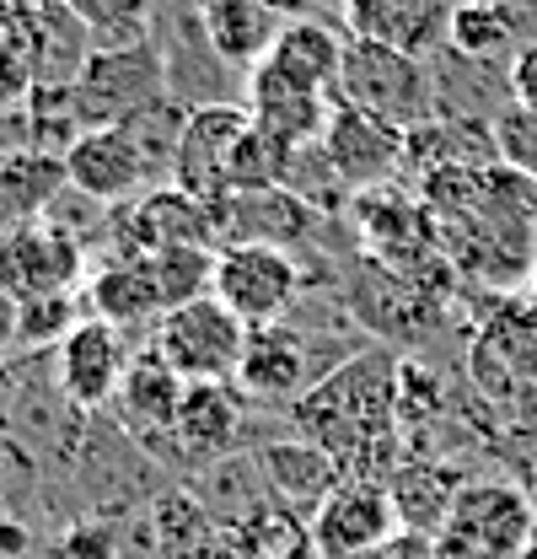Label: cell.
Returning <instances> with one entry per match:
<instances>
[{
    "label": "cell",
    "instance_id": "obj_34",
    "mask_svg": "<svg viewBox=\"0 0 537 559\" xmlns=\"http://www.w3.org/2000/svg\"><path fill=\"white\" fill-rule=\"evenodd\" d=\"M435 549H430V538H414V533H398L387 549H377L371 559H430Z\"/></svg>",
    "mask_w": 537,
    "mask_h": 559
},
{
    "label": "cell",
    "instance_id": "obj_13",
    "mask_svg": "<svg viewBox=\"0 0 537 559\" xmlns=\"http://www.w3.org/2000/svg\"><path fill=\"white\" fill-rule=\"evenodd\" d=\"M323 156L338 173V183L349 194H366V189H382L393 183V173H403V130H393L387 119L366 114V108H349L334 97V114H329V130H323Z\"/></svg>",
    "mask_w": 537,
    "mask_h": 559
},
{
    "label": "cell",
    "instance_id": "obj_32",
    "mask_svg": "<svg viewBox=\"0 0 537 559\" xmlns=\"http://www.w3.org/2000/svg\"><path fill=\"white\" fill-rule=\"evenodd\" d=\"M489 130H494V151H500V162L511 167V173H522L527 183H537V108H500L494 119H489Z\"/></svg>",
    "mask_w": 537,
    "mask_h": 559
},
{
    "label": "cell",
    "instance_id": "obj_19",
    "mask_svg": "<svg viewBox=\"0 0 537 559\" xmlns=\"http://www.w3.org/2000/svg\"><path fill=\"white\" fill-rule=\"evenodd\" d=\"M253 463H259V474H264L274 506L290 511V516H307V522H312L318 506L344 485V468H338L323 447H312V441H301V436L264 441V447L253 452Z\"/></svg>",
    "mask_w": 537,
    "mask_h": 559
},
{
    "label": "cell",
    "instance_id": "obj_30",
    "mask_svg": "<svg viewBox=\"0 0 537 559\" xmlns=\"http://www.w3.org/2000/svg\"><path fill=\"white\" fill-rule=\"evenodd\" d=\"M75 290H55V296H27L16 301V349H60L70 329L81 323L75 312Z\"/></svg>",
    "mask_w": 537,
    "mask_h": 559
},
{
    "label": "cell",
    "instance_id": "obj_20",
    "mask_svg": "<svg viewBox=\"0 0 537 559\" xmlns=\"http://www.w3.org/2000/svg\"><path fill=\"white\" fill-rule=\"evenodd\" d=\"M242 108L259 130L279 135L285 145H318L329 130V114H334V92L296 86V81L274 75L268 66H259L242 81Z\"/></svg>",
    "mask_w": 537,
    "mask_h": 559
},
{
    "label": "cell",
    "instance_id": "obj_24",
    "mask_svg": "<svg viewBox=\"0 0 537 559\" xmlns=\"http://www.w3.org/2000/svg\"><path fill=\"white\" fill-rule=\"evenodd\" d=\"M387 495H393V511H398V527L414 533V538H441L457 495H463V479L446 468V463H430V457H403L398 474L387 479Z\"/></svg>",
    "mask_w": 537,
    "mask_h": 559
},
{
    "label": "cell",
    "instance_id": "obj_6",
    "mask_svg": "<svg viewBox=\"0 0 537 559\" xmlns=\"http://www.w3.org/2000/svg\"><path fill=\"white\" fill-rule=\"evenodd\" d=\"M248 399L237 393V382H189L172 430L151 447L156 457H167L178 474H210L215 463L237 457L248 441Z\"/></svg>",
    "mask_w": 537,
    "mask_h": 559
},
{
    "label": "cell",
    "instance_id": "obj_33",
    "mask_svg": "<svg viewBox=\"0 0 537 559\" xmlns=\"http://www.w3.org/2000/svg\"><path fill=\"white\" fill-rule=\"evenodd\" d=\"M505 92H511L516 108H537V38H527V44L511 55V66H505Z\"/></svg>",
    "mask_w": 537,
    "mask_h": 559
},
{
    "label": "cell",
    "instance_id": "obj_18",
    "mask_svg": "<svg viewBox=\"0 0 537 559\" xmlns=\"http://www.w3.org/2000/svg\"><path fill=\"white\" fill-rule=\"evenodd\" d=\"M446 0H338V22L349 38L387 44L414 60H430L446 44Z\"/></svg>",
    "mask_w": 537,
    "mask_h": 559
},
{
    "label": "cell",
    "instance_id": "obj_10",
    "mask_svg": "<svg viewBox=\"0 0 537 559\" xmlns=\"http://www.w3.org/2000/svg\"><path fill=\"white\" fill-rule=\"evenodd\" d=\"M318 559H371L398 538V511L387 485L371 479H344V485L318 506V516L307 522Z\"/></svg>",
    "mask_w": 537,
    "mask_h": 559
},
{
    "label": "cell",
    "instance_id": "obj_21",
    "mask_svg": "<svg viewBox=\"0 0 537 559\" xmlns=\"http://www.w3.org/2000/svg\"><path fill=\"white\" fill-rule=\"evenodd\" d=\"M183 377L156 355V349H145V355H134L130 371H124V382H119V393H114V419H119V430L140 441V447H156L167 430H172V419H178V404H183Z\"/></svg>",
    "mask_w": 537,
    "mask_h": 559
},
{
    "label": "cell",
    "instance_id": "obj_22",
    "mask_svg": "<svg viewBox=\"0 0 537 559\" xmlns=\"http://www.w3.org/2000/svg\"><path fill=\"white\" fill-rule=\"evenodd\" d=\"M200 27L204 44L231 75L248 81V70L264 66V55L274 49L285 16L264 5V0H200Z\"/></svg>",
    "mask_w": 537,
    "mask_h": 559
},
{
    "label": "cell",
    "instance_id": "obj_23",
    "mask_svg": "<svg viewBox=\"0 0 537 559\" xmlns=\"http://www.w3.org/2000/svg\"><path fill=\"white\" fill-rule=\"evenodd\" d=\"M344 27H329L318 16H296L279 27L274 49L264 55V66L296 86H312V92H334L338 86V60H344Z\"/></svg>",
    "mask_w": 537,
    "mask_h": 559
},
{
    "label": "cell",
    "instance_id": "obj_11",
    "mask_svg": "<svg viewBox=\"0 0 537 559\" xmlns=\"http://www.w3.org/2000/svg\"><path fill=\"white\" fill-rule=\"evenodd\" d=\"M248 108L242 103H200L183 119V140H178V162H172V183L189 189L194 200L215 205L231 194V151L248 130Z\"/></svg>",
    "mask_w": 537,
    "mask_h": 559
},
{
    "label": "cell",
    "instance_id": "obj_12",
    "mask_svg": "<svg viewBox=\"0 0 537 559\" xmlns=\"http://www.w3.org/2000/svg\"><path fill=\"white\" fill-rule=\"evenodd\" d=\"M81 275H86V248L60 226H49L44 215L0 237V290L16 301L75 290Z\"/></svg>",
    "mask_w": 537,
    "mask_h": 559
},
{
    "label": "cell",
    "instance_id": "obj_2",
    "mask_svg": "<svg viewBox=\"0 0 537 559\" xmlns=\"http://www.w3.org/2000/svg\"><path fill=\"white\" fill-rule=\"evenodd\" d=\"M355 345H338L334 329L323 323H301L296 312L248 329L242 345V366H237V393L259 409H290L312 382H323L338 360H349Z\"/></svg>",
    "mask_w": 537,
    "mask_h": 559
},
{
    "label": "cell",
    "instance_id": "obj_35",
    "mask_svg": "<svg viewBox=\"0 0 537 559\" xmlns=\"http://www.w3.org/2000/svg\"><path fill=\"white\" fill-rule=\"evenodd\" d=\"M16 349V296L0 290V355Z\"/></svg>",
    "mask_w": 537,
    "mask_h": 559
},
{
    "label": "cell",
    "instance_id": "obj_31",
    "mask_svg": "<svg viewBox=\"0 0 537 559\" xmlns=\"http://www.w3.org/2000/svg\"><path fill=\"white\" fill-rule=\"evenodd\" d=\"M446 409V388L430 366L419 360H403L398 355V399H393V415H398V436H414V430H430Z\"/></svg>",
    "mask_w": 537,
    "mask_h": 559
},
{
    "label": "cell",
    "instance_id": "obj_28",
    "mask_svg": "<svg viewBox=\"0 0 537 559\" xmlns=\"http://www.w3.org/2000/svg\"><path fill=\"white\" fill-rule=\"evenodd\" d=\"M301 145H285L279 135H268L259 124H248L237 151H231V194H259V189H285L290 162Z\"/></svg>",
    "mask_w": 537,
    "mask_h": 559
},
{
    "label": "cell",
    "instance_id": "obj_17",
    "mask_svg": "<svg viewBox=\"0 0 537 559\" xmlns=\"http://www.w3.org/2000/svg\"><path fill=\"white\" fill-rule=\"evenodd\" d=\"M167 248H220L215 205L194 200L178 183H156L124 210V253H167Z\"/></svg>",
    "mask_w": 537,
    "mask_h": 559
},
{
    "label": "cell",
    "instance_id": "obj_4",
    "mask_svg": "<svg viewBox=\"0 0 537 559\" xmlns=\"http://www.w3.org/2000/svg\"><path fill=\"white\" fill-rule=\"evenodd\" d=\"M167 97V55L156 38L134 49H92L70 81V119L81 130H108L140 114L145 103Z\"/></svg>",
    "mask_w": 537,
    "mask_h": 559
},
{
    "label": "cell",
    "instance_id": "obj_1",
    "mask_svg": "<svg viewBox=\"0 0 537 559\" xmlns=\"http://www.w3.org/2000/svg\"><path fill=\"white\" fill-rule=\"evenodd\" d=\"M393 399H398V355L387 345H366L349 360H338L323 382H312L285 409V425L290 436L323 447L344 468V479L387 485L403 463Z\"/></svg>",
    "mask_w": 537,
    "mask_h": 559
},
{
    "label": "cell",
    "instance_id": "obj_26",
    "mask_svg": "<svg viewBox=\"0 0 537 559\" xmlns=\"http://www.w3.org/2000/svg\"><path fill=\"white\" fill-rule=\"evenodd\" d=\"M86 307H92V318H103L114 329H134V323L162 318V296H156L145 253H124L108 270H97L86 285Z\"/></svg>",
    "mask_w": 537,
    "mask_h": 559
},
{
    "label": "cell",
    "instance_id": "obj_5",
    "mask_svg": "<svg viewBox=\"0 0 537 559\" xmlns=\"http://www.w3.org/2000/svg\"><path fill=\"white\" fill-rule=\"evenodd\" d=\"M210 296H215L231 318H242L248 329L279 323V318H290V312L301 307V296H307L301 253L264 248V242H226V248H215Z\"/></svg>",
    "mask_w": 537,
    "mask_h": 559
},
{
    "label": "cell",
    "instance_id": "obj_3",
    "mask_svg": "<svg viewBox=\"0 0 537 559\" xmlns=\"http://www.w3.org/2000/svg\"><path fill=\"white\" fill-rule=\"evenodd\" d=\"M338 103L366 108L377 119H387L393 130H419L441 114L435 103V66L414 60L387 44H366V38H344V60H338Z\"/></svg>",
    "mask_w": 537,
    "mask_h": 559
},
{
    "label": "cell",
    "instance_id": "obj_9",
    "mask_svg": "<svg viewBox=\"0 0 537 559\" xmlns=\"http://www.w3.org/2000/svg\"><path fill=\"white\" fill-rule=\"evenodd\" d=\"M468 371L489 399L537 393V307L527 296H511V301L489 307L484 329L473 334Z\"/></svg>",
    "mask_w": 537,
    "mask_h": 559
},
{
    "label": "cell",
    "instance_id": "obj_36",
    "mask_svg": "<svg viewBox=\"0 0 537 559\" xmlns=\"http://www.w3.org/2000/svg\"><path fill=\"white\" fill-rule=\"evenodd\" d=\"M527 301H533V307H537V264H533V270H527Z\"/></svg>",
    "mask_w": 537,
    "mask_h": 559
},
{
    "label": "cell",
    "instance_id": "obj_29",
    "mask_svg": "<svg viewBox=\"0 0 537 559\" xmlns=\"http://www.w3.org/2000/svg\"><path fill=\"white\" fill-rule=\"evenodd\" d=\"M151 280H156V296H162V312L172 307H189L210 296V280H215V248H167V253H145Z\"/></svg>",
    "mask_w": 537,
    "mask_h": 559
},
{
    "label": "cell",
    "instance_id": "obj_14",
    "mask_svg": "<svg viewBox=\"0 0 537 559\" xmlns=\"http://www.w3.org/2000/svg\"><path fill=\"white\" fill-rule=\"evenodd\" d=\"M130 360L134 349L124 340V329H114L103 318H81L65 345L55 349V382H60L70 409H108Z\"/></svg>",
    "mask_w": 537,
    "mask_h": 559
},
{
    "label": "cell",
    "instance_id": "obj_16",
    "mask_svg": "<svg viewBox=\"0 0 537 559\" xmlns=\"http://www.w3.org/2000/svg\"><path fill=\"white\" fill-rule=\"evenodd\" d=\"M65 162V183L81 189L86 200L97 205H124V200H140L151 189V173H145V156L130 140L124 124H108V130H81L60 151Z\"/></svg>",
    "mask_w": 537,
    "mask_h": 559
},
{
    "label": "cell",
    "instance_id": "obj_27",
    "mask_svg": "<svg viewBox=\"0 0 537 559\" xmlns=\"http://www.w3.org/2000/svg\"><path fill=\"white\" fill-rule=\"evenodd\" d=\"M65 11L92 33V49H134L156 33L151 0H65Z\"/></svg>",
    "mask_w": 537,
    "mask_h": 559
},
{
    "label": "cell",
    "instance_id": "obj_25",
    "mask_svg": "<svg viewBox=\"0 0 537 559\" xmlns=\"http://www.w3.org/2000/svg\"><path fill=\"white\" fill-rule=\"evenodd\" d=\"M441 49L473 66H511V55L522 49V11L511 0H457Z\"/></svg>",
    "mask_w": 537,
    "mask_h": 559
},
{
    "label": "cell",
    "instance_id": "obj_37",
    "mask_svg": "<svg viewBox=\"0 0 537 559\" xmlns=\"http://www.w3.org/2000/svg\"><path fill=\"white\" fill-rule=\"evenodd\" d=\"M522 559H537V533H533V544H527V549H522Z\"/></svg>",
    "mask_w": 537,
    "mask_h": 559
},
{
    "label": "cell",
    "instance_id": "obj_8",
    "mask_svg": "<svg viewBox=\"0 0 537 559\" xmlns=\"http://www.w3.org/2000/svg\"><path fill=\"white\" fill-rule=\"evenodd\" d=\"M533 533L537 506L522 489L500 485V479H478L457 495V506L441 527V549L457 559H522Z\"/></svg>",
    "mask_w": 537,
    "mask_h": 559
},
{
    "label": "cell",
    "instance_id": "obj_7",
    "mask_svg": "<svg viewBox=\"0 0 537 559\" xmlns=\"http://www.w3.org/2000/svg\"><path fill=\"white\" fill-rule=\"evenodd\" d=\"M248 345V323L231 318L215 296H200L189 307H172L156 318L151 349L183 377V382H237Z\"/></svg>",
    "mask_w": 537,
    "mask_h": 559
},
{
    "label": "cell",
    "instance_id": "obj_15",
    "mask_svg": "<svg viewBox=\"0 0 537 559\" xmlns=\"http://www.w3.org/2000/svg\"><path fill=\"white\" fill-rule=\"evenodd\" d=\"M323 226V210L307 205L296 189H259V194H226L215 200V237L226 242H264L301 253Z\"/></svg>",
    "mask_w": 537,
    "mask_h": 559
}]
</instances>
